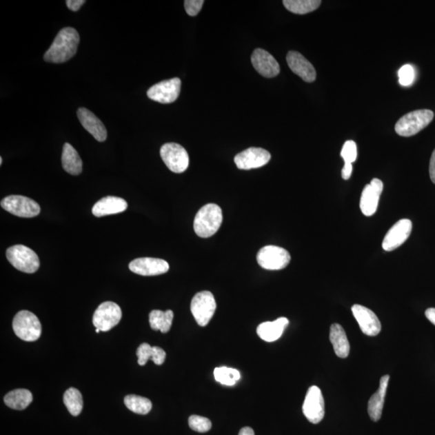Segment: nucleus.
<instances>
[{
	"label": "nucleus",
	"instance_id": "31",
	"mask_svg": "<svg viewBox=\"0 0 435 435\" xmlns=\"http://www.w3.org/2000/svg\"><path fill=\"white\" fill-rule=\"evenodd\" d=\"M214 376L217 382L227 386L235 385L241 379L240 372L227 367H216L214 371Z\"/></svg>",
	"mask_w": 435,
	"mask_h": 435
},
{
	"label": "nucleus",
	"instance_id": "22",
	"mask_svg": "<svg viewBox=\"0 0 435 435\" xmlns=\"http://www.w3.org/2000/svg\"><path fill=\"white\" fill-rule=\"evenodd\" d=\"M127 208L128 203L125 200L114 196H108L94 204L92 213L94 216L103 217L123 212Z\"/></svg>",
	"mask_w": 435,
	"mask_h": 435
},
{
	"label": "nucleus",
	"instance_id": "9",
	"mask_svg": "<svg viewBox=\"0 0 435 435\" xmlns=\"http://www.w3.org/2000/svg\"><path fill=\"white\" fill-rule=\"evenodd\" d=\"M1 207L8 212L18 217L33 218L41 212L39 204L30 198L21 195H11L1 201Z\"/></svg>",
	"mask_w": 435,
	"mask_h": 435
},
{
	"label": "nucleus",
	"instance_id": "13",
	"mask_svg": "<svg viewBox=\"0 0 435 435\" xmlns=\"http://www.w3.org/2000/svg\"><path fill=\"white\" fill-rule=\"evenodd\" d=\"M413 223L407 219H401L390 229L386 234L382 247L386 252H392L408 240L411 232H412Z\"/></svg>",
	"mask_w": 435,
	"mask_h": 435
},
{
	"label": "nucleus",
	"instance_id": "19",
	"mask_svg": "<svg viewBox=\"0 0 435 435\" xmlns=\"http://www.w3.org/2000/svg\"><path fill=\"white\" fill-rule=\"evenodd\" d=\"M286 61L290 70L305 82L313 83L316 79L317 74L314 65L300 52L290 51L286 56Z\"/></svg>",
	"mask_w": 435,
	"mask_h": 435
},
{
	"label": "nucleus",
	"instance_id": "23",
	"mask_svg": "<svg viewBox=\"0 0 435 435\" xmlns=\"http://www.w3.org/2000/svg\"><path fill=\"white\" fill-rule=\"evenodd\" d=\"M289 323V319L284 317L263 323L256 329L258 336L266 342H274L281 337Z\"/></svg>",
	"mask_w": 435,
	"mask_h": 435
},
{
	"label": "nucleus",
	"instance_id": "12",
	"mask_svg": "<svg viewBox=\"0 0 435 435\" xmlns=\"http://www.w3.org/2000/svg\"><path fill=\"white\" fill-rule=\"evenodd\" d=\"M181 82L179 78L162 81L148 90L150 99L161 103H172L179 97Z\"/></svg>",
	"mask_w": 435,
	"mask_h": 435
},
{
	"label": "nucleus",
	"instance_id": "28",
	"mask_svg": "<svg viewBox=\"0 0 435 435\" xmlns=\"http://www.w3.org/2000/svg\"><path fill=\"white\" fill-rule=\"evenodd\" d=\"M320 0H284L283 4L287 10L299 15L312 12L321 6Z\"/></svg>",
	"mask_w": 435,
	"mask_h": 435
},
{
	"label": "nucleus",
	"instance_id": "44",
	"mask_svg": "<svg viewBox=\"0 0 435 435\" xmlns=\"http://www.w3.org/2000/svg\"><path fill=\"white\" fill-rule=\"evenodd\" d=\"M95 332H97V333H99V332H100V330L97 328V330H95Z\"/></svg>",
	"mask_w": 435,
	"mask_h": 435
},
{
	"label": "nucleus",
	"instance_id": "3",
	"mask_svg": "<svg viewBox=\"0 0 435 435\" xmlns=\"http://www.w3.org/2000/svg\"><path fill=\"white\" fill-rule=\"evenodd\" d=\"M434 116V112L427 109L409 112L396 122L395 132L401 136H413L427 128Z\"/></svg>",
	"mask_w": 435,
	"mask_h": 435
},
{
	"label": "nucleus",
	"instance_id": "21",
	"mask_svg": "<svg viewBox=\"0 0 435 435\" xmlns=\"http://www.w3.org/2000/svg\"><path fill=\"white\" fill-rule=\"evenodd\" d=\"M390 378V376L389 375H385L381 377L378 390L371 396L369 404H367V412H369L370 418L374 422H377L381 418Z\"/></svg>",
	"mask_w": 435,
	"mask_h": 435
},
{
	"label": "nucleus",
	"instance_id": "36",
	"mask_svg": "<svg viewBox=\"0 0 435 435\" xmlns=\"http://www.w3.org/2000/svg\"><path fill=\"white\" fill-rule=\"evenodd\" d=\"M203 0H185L184 7L186 13L190 17L197 16L203 6Z\"/></svg>",
	"mask_w": 435,
	"mask_h": 435
},
{
	"label": "nucleus",
	"instance_id": "29",
	"mask_svg": "<svg viewBox=\"0 0 435 435\" xmlns=\"http://www.w3.org/2000/svg\"><path fill=\"white\" fill-rule=\"evenodd\" d=\"M124 404L133 413L145 415L150 412L152 404L150 399L137 395H128L124 398Z\"/></svg>",
	"mask_w": 435,
	"mask_h": 435
},
{
	"label": "nucleus",
	"instance_id": "25",
	"mask_svg": "<svg viewBox=\"0 0 435 435\" xmlns=\"http://www.w3.org/2000/svg\"><path fill=\"white\" fill-rule=\"evenodd\" d=\"M62 167L71 175H79L83 171V161L74 148L65 143L61 156Z\"/></svg>",
	"mask_w": 435,
	"mask_h": 435
},
{
	"label": "nucleus",
	"instance_id": "37",
	"mask_svg": "<svg viewBox=\"0 0 435 435\" xmlns=\"http://www.w3.org/2000/svg\"><path fill=\"white\" fill-rule=\"evenodd\" d=\"M154 347V355L152 357V361L154 362V364L156 365H161L165 361L166 353L163 350V349L159 347Z\"/></svg>",
	"mask_w": 435,
	"mask_h": 435
},
{
	"label": "nucleus",
	"instance_id": "43",
	"mask_svg": "<svg viewBox=\"0 0 435 435\" xmlns=\"http://www.w3.org/2000/svg\"><path fill=\"white\" fill-rule=\"evenodd\" d=\"M3 163V159L2 157H0V165H2Z\"/></svg>",
	"mask_w": 435,
	"mask_h": 435
},
{
	"label": "nucleus",
	"instance_id": "17",
	"mask_svg": "<svg viewBox=\"0 0 435 435\" xmlns=\"http://www.w3.org/2000/svg\"><path fill=\"white\" fill-rule=\"evenodd\" d=\"M129 270L141 276H157L164 274L170 270V265L159 258L142 257L132 261Z\"/></svg>",
	"mask_w": 435,
	"mask_h": 435
},
{
	"label": "nucleus",
	"instance_id": "5",
	"mask_svg": "<svg viewBox=\"0 0 435 435\" xmlns=\"http://www.w3.org/2000/svg\"><path fill=\"white\" fill-rule=\"evenodd\" d=\"M6 256L10 264L19 271L34 274L39 269V257L31 248L25 245H18L9 247Z\"/></svg>",
	"mask_w": 435,
	"mask_h": 435
},
{
	"label": "nucleus",
	"instance_id": "26",
	"mask_svg": "<svg viewBox=\"0 0 435 435\" xmlns=\"http://www.w3.org/2000/svg\"><path fill=\"white\" fill-rule=\"evenodd\" d=\"M32 394L30 391L23 389L15 390L4 396V403L9 408L23 410L32 403Z\"/></svg>",
	"mask_w": 435,
	"mask_h": 435
},
{
	"label": "nucleus",
	"instance_id": "2",
	"mask_svg": "<svg viewBox=\"0 0 435 435\" xmlns=\"http://www.w3.org/2000/svg\"><path fill=\"white\" fill-rule=\"evenodd\" d=\"M223 219L222 210L219 205L214 203L205 205L194 218V232L201 238L212 236L221 228Z\"/></svg>",
	"mask_w": 435,
	"mask_h": 435
},
{
	"label": "nucleus",
	"instance_id": "33",
	"mask_svg": "<svg viewBox=\"0 0 435 435\" xmlns=\"http://www.w3.org/2000/svg\"><path fill=\"white\" fill-rule=\"evenodd\" d=\"M344 164H352L357 159V146L355 141H347L344 143L341 152Z\"/></svg>",
	"mask_w": 435,
	"mask_h": 435
},
{
	"label": "nucleus",
	"instance_id": "42",
	"mask_svg": "<svg viewBox=\"0 0 435 435\" xmlns=\"http://www.w3.org/2000/svg\"><path fill=\"white\" fill-rule=\"evenodd\" d=\"M239 435H255L254 430H253L251 427H243L241 429Z\"/></svg>",
	"mask_w": 435,
	"mask_h": 435
},
{
	"label": "nucleus",
	"instance_id": "18",
	"mask_svg": "<svg viewBox=\"0 0 435 435\" xmlns=\"http://www.w3.org/2000/svg\"><path fill=\"white\" fill-rule=\"evenodd\" d=\"M251 60L253 67L263 77L274 78L280 74L279 62L265 50L256 49L253 51Z\"/></svg>",
	"mask_w": 435,
	"mask_h": 435
},
{
	"label": "nucleus",
	"instance_id": "39",
	"mask_svg": "<svg viewBox=\"0 0 435 435\" xmlns=\"http://www.w3.org/2000/svg\"><path fill=\"white\" fill-rule=\"evenodd\" d=\"M352 164H344L342 170V178L344 180H348L350 179L352 174Z\"/></svg>",
	"mask_w": 435,
	"mask_h": 435
},
{
	"label": "nucleus",
	"instance_id": "10",
	"mask_svg": "<svg viewBox=\"0 0 435 435\" xmlns=\"http://www.w3.org/2000/svg\"><path fill=\"white\" fill-rule=\"evenodd\" d=\"M122 312L117 303L105 302L99 305L93 315L94 326L100 332H106L121 322Z\"/></svg>",
	"mask_w": 435,
	"mask_h": 435
},
{
	"label": "nucleus",
	"instance_id": "38",
	"mask_svg": "<svg viewBox=\"0 0 435 435\" xmlns=\"http://www.w3.org/2000/svg\"><path fill=\"white\" fill-rule=\"evenodd\" d=\"M66 6L68 7L70 10L73 12H77L81 7L85 3V0H67Z\"/></svg>",
	"mask_w": 435,
	"mask_h": 435
},
{
	"label": "nucleus",
	"instance_id": "16",
	"mask_svg": "<svg viewBox=\"0 0 435 435\" xmlns=\"http://www.w3.org/2000/svg\"><path fill=\"white\" fill-rule=\"evenodd\" d=\"M352 312L362 332L366 336H376L381 332L380 320L370 309L364 305H354Z\"/></svg>",
	"mask_w": 435,
	"mask_h": 435
},
{
	"label": "nucleus",
	"instance_id": "6",
	"mask_svg": "<svg viewBox=\"0 0 435 435\" xmlns=\"http://www.w3.org/2000/svg\"><path fill=\"white\" fill-rule=\"evenodd\" d=\"M217 305L212 293L202 291L191 301L190 310L200 327H205L214 316Z\"/></svg>",
	"mask_w": 435,
	"mask_h": 435
},
{
	"label": "nucleus",
	"instance_id": "15",
	"mask_svg": "<svg viewBox=\"0 0 435 435\" xmlns=\"http://www.w3.org/2000/svg\"><path fill=\"white\" fill-rule=\"evenodd\" d=\"M384 189V184L378 179H374L370 184L365 185L361 198L360 208L365 216L374 215L378 208L380 197Z\"/></svg>",
	"mask_w": 435,
	"mask_h": 435
},
{
	"label": "nucleus",
	"instance_id": "4",
	"mask_svg": "<svg viewBox=\"0 0 435 435\" xmlns=\"http://www.w3.org/2000/svg\"><path fill=\"white\" fill-rule=\"evenodd\" d=\"M12 327L17 336L23 341L33 342L41 337L42 329L40 320L28 310H21L16 314Z\"/></svg>",
	"mask_w": 435,
	"mask_h": 435
},
{
	"label": "nucleus",
	"instance_id": "32",
	"mask_svg": "<svg viewBox=\"0 0 435 435\" xmlns=\"http://www.w3.org/2000/svg\"><path fill=\"white\" fill-rule=\"evenodd\" d=\"M189 425L194 432L199 433L208 432L212 427V423L208 418L199 415L190 416Z\"/></svg>",
	"mask_w": 435,
	"mask_h": 435
},
{
	"label": "nucleus",
	"instance_id": "40",
	"mask_svg": "<svg viewBox=\"0 0 435 435\" xmlns=\"http://www.w3.org/2000/svg\"><path fill=\"white\" fill-rule=\"evenodd\" d=\"M429 176L430 179L435 184V150L433 152L432 159L429 161Z\"/></svg>",
	"mask_w": 435,
	"mask_h": 435
},
{
	"label": "nucleus",
	"instance_id": "30",
	"mask_svg": "<svg viewBox=\"0 0 435 435\" xmlns=\"http://www.w3.org/2000/svg\"><path fill=\"white\" fill-rule=\"evenodd\" d=\"M64 404L67 409L73 416H79L83 407V396L77 389L70 388L65 391L63 396Z\"/></svg>",
	"mask_w": 435,
	"mask_h": 435
},
{
	"label": "nucleus",
	"instance_id": "35",
	"mask_svg": "<svg viewBox=\"0 0 435 435\" xmlns=\"http://www.w3.org/2000/svg\"><path fill=\"white\" fill-rule=\"evenodd\" d=\"M399 83L403 87H409L414 81L415 73L413 66L405 65L398 71Z\"/></svg>",
	"mask_w": 435,
	"mask_h": 435
},
{
	"label": "nucleus",
	"instance_id": "11",
	"mask_svg": "<svg viewBox=\"0 0 435 435\" xmlns=\"http://www.w3.org/2000/svg\"><path fill=\"white\" fill-rule=\"evenodd\" d=\"M305 417L309 422L318 424L324 418L325 403L321 390L317 386H312L307 391L303 405Z\"/></svg>",
	"mask_w": 435,
	"mask_h": 435
},
{
	"label": "nucleus",
	"instance_id": "1",
	"mask_svg": "<svg viewBox=\"0 0 435 435\" xmlns=\"http://www.w3.org/2000/svg\"><path fill=\"white\" fill-rule=\"evenodd\" d=\"M80 37L73 28H64L57 35L44 55V60L51 63H64L77 52Z\"/></svg>",
	"mask_w": 435,
	"mask_h": 435
},
{
	"label": "nucleus",
	"instance_id": "34",
	"mask_svg": "<svg viewBox=\"0 0 435 435\" xmlns=\"http://www.w3.org/2000/svg\"><path fill=\"white\" fill-rule=\"evenodd\" d=\"M154 355V347H151L149 343H142L141 345L138 347L136 351L139 365H145L150 358L152 360Z\"/></svg>",
	"mask_w": 435,
	"mask_h": 435
},
{
	"label": "nucleus",
	"instance_id": "27",
	"mask_svg": "<svg viewBox=\"0 0 435 435\" xmlns=\"http://www.w3.org/2000/svg\"><path fill=\"white\" fill-rule=\"evenodd\" d=\"M174 312L171 310L162 312L154 310L150 314V327L154 331H160L161 333L169 332L172 323H173Z\"/></svg>",
	"mask_w": 435,
	"mask_h": 435
},
{
	"label": "nucleus",
	"instance_id": "24",
	"mask_svg": "<svg viewBox=\"0 0 435 435\" xmlns=\"http://www.w3.org/2000/svg\"><path fill=\"white\" fill-rule=\"evenodd\" d=\"M330 341L332 343L334 352L337 356L345 358L350 353V343L344 329L338 323H334L330 329Z\"/></svg>",
	"mask_w": 435,
	"mask_h": 435
},
{
	"label": "nucleus",
	"instance_id": "8",
	"mask_svg": "<svg viewBox=\"0 0 435 435\" xmlns=\"http://www.w3.org/2000/svg\"><path fill=\"white\" fill-rule=\"evenodd\" d=\"M160 154L165 165L174 173L181 174L188 169L189 155L179 143H165L161 148Z\"/></svg>",
	"mask_w": 435,
	"mask_h": 435
},
{
	"label": "nucleus",
	"instance_id": "14",
	"mask_svg": "<svg viewBox=\"0 0 435 435\" xmlns=\"http://www.w3.org/2000/svg\"><path fill=\"white\" fill-rule=\"evenodd\" d=\"M271 155L262 148L252 147L240 152L235 156V163L238 169L250 170L261 168L269 163Z\"/></svg>",
	"mask_w": 435,
	"mask_h": 435
},
{
	"label": "nucleus",
	"instance_id": "7",
	"mask_svg": "<svg viewBox=\"0 0 435 435\" xmlns=\"http://www.w3.org/2000/svg\"><path fill=\"white\" fill-rule=\"evenodd\" d=\"M258 264L267 270H281L290 264L291 256L288 251L279 246L262 247L257 253Z\"/></svg>",
	"mask_w": 435,
	"mask_h": 435
},
{
	"label": "nucleus",
	"instance_id": "41",
	"mask_svg": "<svg viewBox=\"0 0 435 435\" xmlns=\"http://www.w3.org/2000/svg\"><path fill=\"white\" fill-rule=\"evenodd\" d=\"M425 317L427 318L429 321L435 326V308H429L425 310Z\"/></svg>",
	"mask_w": 435,
	"mask_h": 435
},
{
	"label": "nucleus",
	"instance_id": "20",
	"mask_svg": "<svg viewBox=\"0 0 435 435\" xmlns=\"http://www.w3.org/2000/svg\"><path fill=\"white\" fill-rule=\"evenodd\" d=\"M77 113L80 123H82L85 130L92 134L95 140L99 142L107 140V129L103 122L94 113L84 108H80Z\"/></svg>",
	"mask_w": 435,
	"mask_h": 435
}]
</instances>
